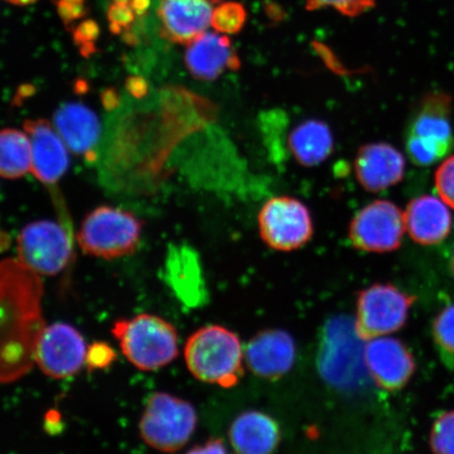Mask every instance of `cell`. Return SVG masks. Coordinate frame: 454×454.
<instances>
[{"label": "cell", "instance_id": "obj_29", "mask_svg": "<svg viewBox=\"0 0 454 454\" xmlns=\"http://www.w3.org/2000/svg\"><path fill=\"white\" fill-rule=\"evenodd\" d=\"M434 185L442 200L454 209V155L447 158L436 169Z\"/></svg>", "mask_w": 454, "mask_h": 454}, {"label": "cell", "instance_id": "obj_19", "mask_svg": "<svg viewBox=\"0 0 454 454\" xmlns=\"http://www.w3.org/2000/svg\"><path fill=\"white\" fill-rule=\"evenodd\" d=\"M450 207L441 198L424 195L413 199L404 213L405 227L411 239L421 246H436L452 229Z\"/></svg>", "mask_w": 454, "mask_h": 454}, {"label": "cell", "instance_id": "obj_21", "mask_svg": "<svg viewBox=\"0 0 454 454\" xmlns=\"http://www.w3.org/2000/svg\"><path fill=\"white\" fill-rule=\"evenodd\" d=\"M230 441L238 453H270L279 444V426L263 412H244L231 424Z\"/></svg>", "mask_w": 454, "mask_h": 454}, {"label": "cell", "instance_id": "obj_28", "mask_svg": "<svg viewBox=\"0 0 454 454\" xmlns=\"http://www.w3.org/2000/svg\"><path fill=\"white\" fill-rule=\"evenodd\" d=\"M376 0H306L309 11L333 8L342 15L356 17L374 7Z\"/></svg>", "mask_w": 454, "mask_h": 454}, {"label": "cell", "instance_id": "obj_39", "mask_svg": "<svg viewBox=\"0 0 454 454\" xmlns=\"http://www.w3.org/2000/svg\"><path fill=\"white\" fill-rule=\"evenodd\" d=\"M114 2H115L117 4H128L129 0H114Z\"/></svg>", "mask_w": 454, "mask_h": 454}, {"label": "cell", "instance_id": "obj_8", "mask_svg": "<svg viewBox=\"0 0 454 454\" xmlns=\"http://www.w3.org/2000/svg\"><path fill=\"white\" fill-rule=\"evenodd\" d=\"M19 260L39 276H55L72 257V240L67 227L42 220L27 224L17 239Z\"/></svg>", "mask_w": 454, "mask_h": 454}, {"label": "cell", "instance_id": "obj_33", "mask_svg": "<svg viewBox=\"0 0 454 454\" xmlns=\"http://www.w3.org/2000/svg\"><path fill=\"white\" fill-rule=\"evenodd\" d=\"M107 20L110 24H115L119 27L128 28L133 24L135 20V13L132 8L128 7V4H113L107 10Z\"/></svg>", "mask_w": 454, "mask_h": 454}, {"label": "cell", "instance_id": "obj_13", "mask_svg": "<svg viewBox=\"0 0 454 454\" xmlns=\"http://www.w3.org/2000/svg\"><path fill=\"white\" fill-rule=\"evenodd\" d=\"M364 360L372 381L387 390L404 387L416 369L411 351L400 340L390 336L368 339Z\"/></svg>", "mask_w": 454, "mask_h": 454}, {"label": "cell", "instance_id": "obj_1", "mask_svg": "<svg viewBox=\"0 0 454 454\" xmlns=\"http://www.w3.org/2000/svg\"><path fill=\"white\" fill-rule=\"evenodd\" d=\"M2 276V379L12 383L31 371L35 348L45 328L43 283L35 271L20 260H4Z\"/></svg>", "mask_w": 454, "mask_h": 454}, {"label": "cell", "instance_id": "obj_20", "mask_svg": "<svg viewBox=\"0 0 454 454\" xmlns=\"http://www.w3.org/2000/svg\"><path fill=\"white\" fill-rule=\"evenodd\" d=\"M54 127L67 147L87 160L96 159V146L100 137L98 115L82 104H66L56 111Z\"/></svg>", "mask_w": 454, "mask_h": 454}, {"label": "cell", "instance_id": "obj_18", "mask_svg": "<svg viewBox=\"0 0 454 454\" xmlns=\"http://www.w3.org/2000/svg\"><path fill=\"white\" fill-rule=\"evenodd\" d=\"M187 70L200 81H214L226 70L240 67V59L224 34L204 32L187 44L184 55Z\"/></svg>", "mask_w": 454, "mask_h": 454}, {"label": "cell", "instance_id": "obj_36", "mask_svg": "<svg viewBox=\"0 0 454 454\" xmlns=\"http://www.w3.org/2000/svg\"><path fill=\"white\" fill-rule=\"evenodd\" d=\"M102 105L107 111L115 110L119 105V94L114 88H109L104 90L101 94Z\"/></svg>", "mask_w": 454, "mask_h": 454}, {"label": "cell", "instance_id": "obj_41", "mask_svg": "<svg viewBox=\"0 0 454 454\" xmlns=\"http://www.w3.org/2000/svg\"><path fill=\"white\" fill-rule=\"evenodd\" d=\"M82 2H84V0H82Z\"/></svg>", "mask_w": 454, "mask_h": 454}, {"label": "cell", "instance_id": "obj_12", "mask_svg": "<svg viewBox=\"0 0 454 454\" xmlns=\"http://www.w3.org/2000/svg\"><path fill=\"white\" fill-rule=\"evenodd\" d=\"M87 345L77 329L65 323L45 326L35 348V362L48 377L66 379L81 371Z\"/></svg>", "mask_w": 454, "mask_h": 454}, {"label": "cell", "instance_id": "obj_4", "mask_svg": "<svg viewBox=\"0 0 454 454\" xmlns=\"http://www.w3.org/2000/svg\"><path fill=\"white\" fill-rule=\"evenodd\" d=\"M112 333L121 343L123 355L140 371H156L178 356L177 332L160 317L142 314L119 320Z\"/></svg>", "mask_w": 454, "mask_h": 454}, {"label": "cell", "instance_id": "obj_25", "mask_svg": "<svg viewBox=\"0 0 454 454\" xmlns=\"http://www.w3.org/2000/svg\"><path fill=\"white\" fill-rule=\"evenodd\" d=\"M434 339L446 362L454 361V303L436 316L433 326Z\"/></svg>", "mask_w": 454, "mask_h": 454}, {"label": "cell", "instance_id": "obj_27", "mask_svg": "<svg viewBox=\"0 0 454 454\" xmlns=\"http://www.w3.org/2000/svg\"><path fill=\"white\" fill-rule=\"evenodd\" d=\"M431 450L440 454H454V411L442 413L430 431Z\"/></svg>", "mask_w": 454, "mask_h": 454}, {"label": "cell", "instance_id": "obj_2", "mask_svg": "<svg viewBox=\"0 0 454 454\" xmlns=\"http://www.w3.org/2000/svg\"><path fill=\"white\" fill-rule=\"evenodd\" d=\"M186 366L196 379L231 387L242 376L244 351L237 334L223 326L199 329L187 340Z\"/></svg>", "mask_w": 454, "mask_h": 454}, {"label": "cell", "instance_id": "obj_15", "mask_svg": "<svg viewBox=\"0 0 454 454\" xmlns=\"http://www.w3.org/2000/svg\"><path fill=\"white\" fill-rule=\"evenodd\" d=\"M244 359L258 377L277 379L286 374L296 360V344L291 334L281 329H269L249 340Z\"/></svg>", "mask_w": 454, "mask_h": 454}, {"label": "cell", "instance_id": "obj_31", "mask_svg": "<svg viewBox=\"0 0 454 454\" xmlns=\"http://www.w3.org/2000/svg\"><path fill=\"white\" fill-rule=\"evenodd\" d=\"M57 13L67 27L73 22L83 19L88 14V9L82 0H57L55 3Z\"/></svg>", "mask_w": 454, "mask_h": 454}, {"label": "cell", "instance_id": "obj_3", "mask_svg": "<svg viewBox=\"0 0 454 454\" xmlns=\"http://www.w3.org/2000/svg\"><path fill=\"white\" fill-rule=\"evenodd\" d=\"M454 146L452 98L442 92L425 95L406 133V153L418 167L433 166Z\"/></svg>", "mask_w": 454, "mask_h": 454}, {"label": "cell", "instance_id": "obj_24", "mask_svg": "<svg viewBox=\"0 0 454 454\" xmlns=\"http://www.w3.org/2000/svg\"><path fill=\"white\" fill-rule=\"evenodd\" d=\"M32 170V145L27 133L5 129L0 134V174L19 179Z\"/></svg>", "mask_w": 454, "mask_h": 454}, {"label": "cell", "instance_id": "obj_23", "mask_svg": "<svg viewBox=\"0 0 454 454\" xmlns=\"http://www.w3.org/2000/svg\"><path fill=\"white\" fill-rule=\"evenodd\" d=\"M288 149L301 166H319L332 155L333 137L325 122L309 119L298 124L288 137Z\"/></svg>", "mask_w": 454, "mask_h": 454}, {"label": "cell", "instance_id": "obj_40", "mask_svg": "<svg viewBox=\"0 0 454 454\" xmlns=\"http://www.w3.org/2000/svg\"><path fill=\"white\" fill-rule=\"evenodd\" d=\"M451 271H452V275L454 277V251H453V254H452V258H451Z\"/></svg>", "mask_w": 454, "mask_h": 454}, {"label": "cell", "instance_id": "obj_22", "mask_svg": "<svg viewBox=\"0 0 454 454\" xmlns=\"http://www.w3.org/2000/svg\"><path fill=\"white\" fill-rule=\"evenodd\" d=\"M167 269L170 286L178 297L187 305L200 304L207 294L196 253L187 247L170 248Z\"/></svg>", "mask_w": 454, "mask_h": 454}, {"label": "cell", "instance_id": "obj_6", "mask_svg": "<svg viewBox=\"0 0 454 454\" xmlns=\"http://www.w3.org/2000/svg\"><path fill=\"white\" fill-rule=\"evenodd\" d=\"M197 414L191 403L172 395H153L139 423L142 440L154 450L175 452L184 448L194 434Z\"/></svg>", "mask_w": 454, "mask_h": 454}, {"label": "cell", "instance_id": "obj_37", "mask_svg": "<svg viewBox=\"0 0 454 454\" xmlns=\"http://www.w3.org/2000/svg\"><path fill=\"white\" fill-rule=\"evenodd\" d=\"M129 5L136 15L141 16L150 9L151 0H130Z\"/></svg>", "mask_w": 454, "mask_h": 454}, {"label": "cell", "instance_id": "obj_26", "mask_svg": "<svg viewBox=\"0 0 454 454\" xmlns=\"http://www.w3.org/2000/svg\"><path fill=\"white\" fill-rule=\"evenodd\" d=\"M247 21V11L240 3L227 2L214 10L212 27L221 34H237Z\"/></svg>", "mask_w": 454, "mask_h": 454}, {"label": "cell", "instance_id": "obj_10", "mask_svg": "<svg viewBox=\"0 0 454 454\" xmlns=\"http://www.w3.org/2000/svg\"><path fill=\"white\" fill-rule=\"evenodd\" d=\"M413 300L389 284H377L357 299L356 325L368 339L390 336L405 325Z\"/></svg>", "mask_w": 454, "mask_h": 454}, {"label": "cell", "instance_id": "obj_32", "mask_svg": "<svg viewBox=\"0 0 454 454\" xmlns=\"http://www.w3.org/2000/svg\"><path fill=\"white\" fill-rule=\"evenodd\" d=\"M115 359V351L106 343H94L87 351L85 363L90 369H104Z\"/></svg>", "mask_w": 454, "mask_h": 454}, {"label": "cell", "instance_id": "obj_11", "mask_svg": "<svg viewBox=\"0 0 454 454\" xmlns=\"http://www.w3.org/2000/svg\"><path fill=\"white\" fill-rule=\"evenodd\" d=\"M405 231L404 213L393 202L378 200L355 215L349 237L363 252L388 253L401 246Z\"/></svg>", "mask_w": 454, "mask_h": 454}, {"label": "cell", "instance_id": "obj_42", "mask_svg": "<svg viewBox=\"0 0 454 454\" xmlns=\"http://www.w3.org/2000/svg\"><path fill=\"white\" fill-rule=\"evenodd\" d=\"M161 2H162V0H161Z\"/></svg>", "mask_w": 454, "mask_h": 454}, {"label": "cell", "instance_id": "obj_17", "mask_svg": "<svg viewBox=\"0 0 454 454\" xmlns=\"http://www.w3.org/2000/svg\"><path fill=\"white\" fill-rule=\"evenodd\" d=\"M213 13L211 0H162L157 11L161 35L187 45L212 26Z\"/></svg>", "mask_w": 454, "mask_h": 454}, {"label": "cell", "instance_id": "obj_7", "mask_svg": "<svg viewBox=\"0 0 454 454\" xmlns=\"http://www.w3.org/2000/svg\"><path fill=\"white\" fill-rule=\"evenodd\" d=\"M366 340L356 322L337 320L329 325L319 359L323 377L338 387L354 385L366 371Z\"/></svg>", "mask_w": 454, "mask_h": 454}, {"label": "cell", "instance_id": "obj_34", "mask_svg": "<svg viewBox=\"0 0 454 454\" xmlns=\"http://www.w3.org/2000/svg\"><path fill=\"white\" fill-rule=\"evenodd\" d=\"M126 88L128 92L137 99L145 98L149 93V83L141 76H129L126 82Z\"/></svg>", "mask_w": 454, "mask_h": 454}, {"label": "cell", "instance_id": "obj_35", "mask_svg": "<svg viewBox=\"0 0 454 454\" xmlns=\"http://www.w3.org/2000/svg\"><path fill=\"white\" fill-rule=\"evenodd\" d=\"M202 447L192 448L191 453H223L226 452V448L220 440H209Z\"/></svg>", "mask_w": 454, "mask_h": 454}, {"label": "cell", "instance_id": "obj_5", "mask_svg": "<svg viewBox=\"0 0 454 454\" xmlns=\"http://www.w3.org/2000/svg\"><path fill=\"white\" fill-rule=\"evenodd\" d=\"M142 223L124 209L100 207L82 221L79 247L93 257L111 260L133 254L140 242Z\"/></svg>", "mask_w": 454, "mask_h": 454}, {"label": "cell", "instance_id": "obj_30", "mask_svg": "<svg viewBox=\"0 0 454 454\" xmlns=\"http://www.w3.org/2000/svg\"><path fill=\"white\" fill-rule=\"evenodd\" d=\"M100 34V27L93 20H83L73 30V41L79 48L84 57L92 55L95 51V42Z\"/></svg>", "mask_w": 454, "mask_h": 454}, {"label": "cell", "instance_id": "obj_14", "mask_svg": "<svg viewBox=\"0 0 454 454\" xmlns=\"http://www.w3.org/2000/svg\"><path fill=\"white\" fill-rule=\"evenodd\" d=\"M24 129L32 145L31 172L43 184H55L69 168L65 141L45 119H28L24 122Z\"/></svg>", "mask_w": 454, "mask_h": 454}, {"label": "cell", "instance_id": "obj_16", "mask_svg": "<svg viewBox=\"0 0 454 454\" xmlns=\"http://www.w3.org/2000/svg\"><path fill=\"white\" fill-rule=\"evenodd\" d=\"M355 173L363 189L372 192H382L404 178L405 158L389 144H368L361 146L357 152Z\"/></svg>", "mask_w": 454, "mask_h": 454}, {"label": "cell", "instance_id": "obj_38", "mask_svg": "<svg viewBox=\"0 0 454 454\" xmlns=\"http://www.w3.org/2000/svg\"><path fill=\"white\" fill-rule=\"evenodd\" d=\"M5 2L16 5H27L37 2V0H5Z\"/></svg>", "mask_w": 454, "mask_h": 454}, {"label": "cell", "instance_id": "obj_9", "mask_svg": "<svg viewBox=\"0 0 454 454\" xmlns=\"http://www.w3.org/2000/svg\"><path fill=\"white\" fill-rule=\"evenodd\" d=\"M258 223L262 240L281 252L302 247L314 231L309 209L298 199L287 196L270 199L261 208Z\"/></svg>", "mask_w": 454, "mask_h": 454}]
</instances>
